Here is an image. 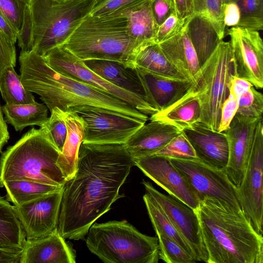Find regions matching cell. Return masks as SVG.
I'll return each instance as SVG.
<instances>
[{"instance_id":"cell-1","label":"cell","mask_w":263,"mask_h":263,"mask_svg":"<svg viewBox=\"0 0 263 263\" xmlns=\"http://www.w3.org/2000/svg\"><path fill=\"white\" fill-rule=\"evenodd\" d=\"M134 165L124 144L82 143L76 173L63 187L58 228L64 238H84L91 226L124 197L119 190Z\"/></svg>"},{"instance_id":"cell-2","label":"cell","mask_w":263,"mask_h":263,"mask_svg":"<svg viewBox=\"0 0 263 263\" xmlns=\"http://www.w3.org/2000/svg\"><path fill=\"white\" fill-rule=\"evenodd\" d=\"M20 71L24 87L36 93L50 111L57 107L64 112L82 106L106 109L145 123L148 116L126 102L52 69L33 50L22 51Z\"/></svg>"},{"instance_id":"cell-3","label":"cell","mask_w":263,"mask_h":263,"mask_svg":"<svg viewBox=\"0 0 263 263\" xmlns=\"http://www.w3.org/2000/svg\"><path fill=\"white\" fill-rule=\"evenodd\" d=\"M208 263H263V237L242 210L205 197L195 210Z\"/></svg>"},{"instance_id":"cell-4","label":"cell","mask_w":263,"mask_h":263,"mask_svg":"<svg viewBox=\"0 0 263 263\" xmlns=\"http://www.w3.org/2000/svg\"><path fill=\"white\" fill-rule=\"evenodd\" d=\"M60 152L44 126L32 127L0 158V186L7 181L27 180L63 187L66 180L57 164Z\"/></svg>"},{"instance_id":"cell-5","label":"cell","mask_w":263,"mask_h":263,"mask_svg":"<svg viewBox=\"0 0 263 263\" xmlns=\"http://www.w3.org/2000/svg\"><path fill=\"white\" fill-rule=\"evenodd\" d=\"M144 44L129 36L124 16L112 14L87 15L63 45L82 61L111 60L134 66L135 55Z\"/></svg>"},{"instance_id":"cell-6","label":"cell","mask_w":263,"mask_h":263,"mask_svg":"<svg viewBox=\"0 0 263 263\" xmlns=\"http://www.w3.org/2000/svg\"><path fill=\"white\" fill-rule=\"evenodd\" d=\"M87 248L105 263H157L158 239L140 233L126 220L93 223L86 234Z\"/></svg>"},{"instance_id":"cell-7","label":"cell","mask_w":263,"mask_h":263,"mask_svg":"<svg viewBox=\"0 0 263 263\" xmlns=\"http://www.w3.org/2000/svg\"><path fill=\"white\" fill-rule=\"evenodd\" d=\"M96 0H30L32 50L43 56L64 45L89 15Z\"/></svg>"},{"instance_id":"cell-8","label":"cell","mask_w":263,"mask_h":263,"mask_svg":"<svg viewBox=\"0 0 263 263\" xmlns=\"http://www.w3.org/2000/svg\"><path fill=\"white\" fill-rule=\"evenodd\" d=\"M235 76L233 52L230 42L222 40L200 67L192 86L201 107L200 123L217 131L221 109L229 95L231 80Z\"/></svg>"},{"instance_id":"cell-9","label":"cell","mask_w":263,"mask_h":263,"mask_svg":"<svg viewBox=\"0 0 263 263\" xmlns=\"http://www.w3.org/2000/svg\"><path fill=\"white\" fill-rule=\"evenodd\" d=\"M43 57L52 69L64 76L115 96L148 116L157 112L141 97L116 86L93 72L63 45L53 48Z\"/></svg>"},{"instance_id":"cell-10","label":"cell","mask_w":263,"mask_h":263,"mask_svg":"<svg viewBox=\"0 0 263 263\" xmlns=\"http://www.w3.org/2000/svg\"><path fill=\"white\" fill-rule=\"evenodd\" d=\"M263 122L257 124L247 165L239 186L236 188L241 209L256 232L263 234Z\"/></svg>"},{"instance_id":"cell-11","label":"cell","mask_w":263,"mask_h":263,"mask_svg":"<svg viewBox=\"0 0 263 263\" xmlns=\"http://www.w3.org/2000/svg\"><path fill=\"white\" fill-rule=\"evenodd\" d=\"M70 111L77 113L84 122V143L124 144L145 123L94 107L82 106Z\"/></svg>"},{"instance_id":"cell-12","label":"cell","mask_w":263,"mask_h":263,"mask_svg":"<svg viewBox=\"0 0 263 263\" xmlns=\"http://www.w3.org/2000/svg\"><path fill=\"white\" fill-rule=\"evenodd\" d=\"M168 158L192 187L199 202L205 197L214 198L240 208L236 187L225 170L210 166L197 158Z\"/></svg>"},{"instance_id":"cell-13","label":"cell","mask_w":263,"mask_h":263,"mask_svg":"<svg viewBox=\"0 0 263 263\" xmlns=\"http://www.w3.org/2000/svg\"><path fill=\"white\" fill-rule=\"evenodd\" d=\"M145 192L160 205L177 230L190 246L197 261L207 262L208 253L195 210L176 198L157 190L149 181L143 180Z\"/></svg>"},{"instance_id":"cell-14","label":"cell","mask_w":263,"mask_h":263,"mask_svg":"<svg viewBox=\"0 0 263 263\" xmlns=\"http://www.w3.org/2000/svg\"><path fill=\"white\" fill-rule=\"evenodd\" d=\"M230 36L235 76L248 80L256 88L263 87V42L258 31L232 27Z\"/></svg>"},{"instance_id":"cell-15","label":"cell","mask_w":263,"mask_h":263,"mask_svg":"<svg viewBox=\"0 0 263 263\" xmlns=\"http://www.w3.org/2000/svg\"><path fill=\"white\" fill-rule=\"evenodd\" d=\"M63 187L30 201L13 205L26 239L42 237L58 227Z\"/></svg>"},{"instance_id":"cell-16","label":"cell","mask_w":263,"mask_h":263,"mask_svg":"<svg viewBox=\"0 0 263 263\" xmlns=\"http://www.w3.org/2000/svg\"><path fill=\"white\" fill-rule=\"evenodd\" d=\"M134 165L169 195L196 210L199 201L187 181L168 158L152 155L134 159Z\"/></svg>"},{"instance_id":"cell-17","label":"cell","mask_w":263,"mask_h":263,"mask_svg":"<svg viewBox=\"0 0 263 263\" xmlns=\"http://www.w3.org/2000/svg\"><path fill=\"white\" fill-rule=\"evenodd\" d=\"M261 118L251 119L235 116L229 128L224 132L229 148L225 172L236 188L239 186L243 178L256 128Z\"/></svg>"},{"instance_id":"cell-18","label":"cell","mask_w":263,"mask_h":263,"mask_svg":"<svg viewBox=\"0 0 263 263\" xmlns=\"http://www.w3.org/2000/svg\"><path fill=\"white\" fill-rule=\"evenodd\" d=\"M181 132L192 145L198 159L213 167L225 170L229 148L224 132L213 130L200 122Z\"/></svg>"},{"instance_id":"cell-19","label":"cell","mask_w":263,"mask_h":263,"mask_svg":"<svg viewBox=\"0 0 263 263\" xmlns=\"http://www.w3.org/2000/svg\"><path fill=\"white\" fill-rule=\"evenodd\" d=\"M58 227L42 237L26 239L20 263H75L76 253Z\"/></svg>"},{"instance_id":"cell-20","label":"cell","mask_w":263,"mask_h":263,"mask_svg":"<svg viewBox=\"0 0 263 263\" xmlns=\"http://www.w3.org/2000/svg\"><path fill=\"white\" fill-rule=\"evenodd\" d=\"M146 92L148 103L157 112L177 102L189 90L193 82L158 75L135 66Z\"/></svg>"},{"instance_id":"cell-21","label":"cell","mask_w":263,"mask_h":263,"mask_svg":"<svg viewBox=\"0 0 263 263\" xmlns=\"http://www.w3.org/2000/svg\"><path fill=\"white\" fill-rule=\"evenodd\" d=\"M150 121L124 143L133 159L155 154L181 132L170 124L156 120Z\"/></svg>"},{"instance_id":"cell-22","label":"cell","mask_w":263,"mask_h":263,"mask_svg":"<svg viewBox=\"0 0 263 263\" xmlns=\"http://www.w3.org/2000/svg\"><path fill=\"white\" fill-rule=\"evenodd\" d=\"M83 62L89 69L108 82L147 102L146 92L135 66L111 60H88Z\"/></svg>"},{"instance_id":"cell-23","label":"cell","mask_w":263,"mask_h":263,"mask_svg":"<svg viewBox=\"0 0 263 263\" xmlns=\"http://www.w3.org/2000/svg\"><path fill=\"white\" fill-rule=\"evenodd\" d=\"M171 64L188 80L193 82L200 66L185 24L176 35L158 43Z\"/></svg>"},{"instance_id":"cell-24","label":"cell","mask_w":263,"mask_h":263,"mask_svg":"<svg viewBox=\"0 0 263 263\" xmlns=\"http://www.w3.org/2000/svg\"><path fill=\"white\" fill-rule=\"evenodd\" d=\"M201 107L199 98L192 85L186 93L166 109L151 115L149 120L173 125L181 131L200 122Z\"/></svg>"},{"instance_id":"cell-25","label":"cell","mask_w":263,"mask_h":263,"mask_svg":"<svg viewBox=\"0 0 263 263\" xmlns=\"http://www.w3.org/2000/svg\"><path fill=\"white\" fill-rule=\"evenodd\" d=\"M65 121L67 136L57 164L67 181L73 177L77 170L79 149L83 140L84 122L77 113L70 111L65 112Z\"/></svg>"},{"instance_id":"cell-26","label":"cell","mask_w":263,"mask_h":263,"mask_svg":"<svg viewBox=\"0 0 263 263\" xmlns=\"http://www.w3.org/2000/svg\"><path fill=\"white\" fill-rule=\"evenodd\" d=\"M150 3L151 0H145L111 13L124 16L129 36L143 44L155 42L158 28L153 19Z\"/></svg>"},{"instance_id":"cell-27","label":"cell","mask_w":263,"mask_h":263,"mask_svg":"<svg viewBox=\"0 0 263 263\" xmlns=\"http://www.w3.org/2000/svg\"><path fill=\"white\" fill-rule=\"evenodd\" d=\"M185 26L201 67L223 40L210 20L202 15L194 14L187 20Z\"/></svg>"},{"instance_id":"cell-28","label":"cell","mask_w":263,"mask_h":263,"mask_svg":"<svg viewBox=\"0 0 263 263\" xmlns=\"http://www.w3.org/2000/svg\"><path fill=\"white\" fill-rule=\"evenodd\" d=\"M30 0H0V13L17 33L22 51L32 50Z\"/></svg>"},{"instance_id":"cell-29","label":"cell","mask_w":263,"mask_h":263,"mask_svg":"<svg viewBox=\"0 0 263 263\" xmlns=\"http://www.w3.org/2000/svg\"><path fill=\"white\" fill-rule=\"evenodd\" d=\"M134 65L158 75L174 79H186L171 64L159 44L155 42L146 43L139 48L135 55Z\"/></svg>"},{"instance_id":"cell-30","label":"cell","mask_w":263,"mask_h":263,"mask_svg":"<svg viewBox=\"0 0 263 263\" xmlns=\"http://www.w3.org/2000/svg\"><path fill=\"white\" fill-rule=\"evenodd\" d=\"M6 122L11 124L16 131L25 127L37 125L42 126L48 118V108L44 103L36 101L30 104H5L2 106Z\"/></svg>"},{"instance_id":"cell-31","label":"cell","mask_w":263,"mask_h":263,"mask_svg":"<svg viewBox=\"0 0 263 263\" xmlns=\"http://www.w3.org/2000/svg\"><path fill=\"white\" fill-rule=\"evenodd\" d=\"M26 240L13 205L0 197V249L22 250Z\"/></svg>"},{"instance_id":"cell-32","label":"cell","mask_w":263,"mask_h":263,"mask_svg":"<svg viewBox=\"0 0 263 263\" xmlns=\"http://www.w3.org/2000/svg\"><path fill=\"white\" fill-rule=\"evenodd\" d=\"M143 199L156 235L160 234L170 238L194 257L189 245L177 230L157 201L146 192L143 195Z\"/></svg>"},{"instance_id":"cell-33","label":"cell","mask_w":263,"mask_h":263,"mask_svg":"<svg viewBox=\"0 0 263 263\" xmlns=\"http://www.w3.org/2000/svg\"><path fill=\"white\" fill-rule=\"evenodd\" d=\"M7 191L6 200L20 205L40 198L63 187L27 180H11L3 184Z\"/></svg>"},{"instance_id":"cell-34","label":"cell","mask_w":263,"mask_h":263,"mask_svg":"<svg viewBox=\"0 0 263 263\" xmlns=\"http://www.w3.org/2000/svg\"><path fill=\"white\" fill-rule=\"evenodd\" d=\"M13 66H10L0 72V92L8 105L30 104L34 102V97L23 86Z\"/></svg>"},{"instance_id":"cell-35","label":"cell","mask_w":263,"mask_h":263,"mask_svg":"<svg viewBox=\"0 0 263 263\" xmlns=\"http://www.w3.org/2000/svg\"><path fill=\"white\" fill-rule=\"evenodd\" d=\"M235 4L240 12L239 27L256 31L263 29V0H223Z\"/></svg>"},{"instance_id":"cell-36","label":"cell","mask_w":263,"mask_h":263,"mask_svg":"<svg viewBox=\"0 0 263 263\" xmlns=\"http://www.w3.org/2000/svg\"><path fill=\"white\" fill-rule=\"evenodd\" d=\"M158 239L160 259L167 263H193L195 257L170 238L156 235Z\"/></svg>"},{"instance_id":"cell-37","label":"cell","mask_w":263,"mask_h":263,"mask_svg":"<svg viewBox=\"0 0 263 263\" xmlns=\"http://www.w3.org/2000/svg\"><path fill=\"white\" fill-rule=\"evenodd\" d=\"M194 14L207 17L212 24L220 38L223 40L226 25L223 12L217 0H193Z\"/></svg>"},{"instance_id":"cell-38","label":"cell","mask_w":263,"mask_h":263,"mask_svg":"<svg viewBox=\"0 0 263 263\" xmlns=\"http://www.w3.org/2000/svg\"><path fill=\"white\" fill-rule=\"evenodd\" d=\"M235 116L241 118L258 119L263 112V95L252 87L238 99Z\"/></svg>"},{"instance_id":"cell-39","label":"cell","mask_w":263,"mask_h":263,"mask_svg":"<svg viewBox=\"0 0 263 263\" xmlns=\"http://www.w3.org/2000/svg\"><path fill=\"white\" fill-rule=\"evenodd\" d=\"M51 115L43 125L46 128L49 137L54 145L61 152L67 136V127L65 121V114L57 107L51 111Z\"/></svg>"},{"instance_id":"cell-40","label":"cell","mask_w":263,"mask_h":263,"mask_svg":"<svg viewBox=\"0 0 263 263\" xmlns=\"http://www.w3.org/2000/svg\"><path fill=\"white\" fill-rule=\"evenodd\" d=\"M155 154L171 158H197L194 148L182 132Z\"/></svg>"},{"instance_id":"cell-41","label":"cell","mask_w":263,"mask_h":263,"mask_svg":"<svg viewBox=\"0 0 263 263\" xmlns=\"http://www.w3.org/2000/svg\"><path fill=\"white\" fill-rule=\"evenodd\" d=\"M145 0H96L90 15L101 16L110 14Z\"/></svg>"},{"instance_id":"cell-42","label":"cell","mask_w":263,"mask_h":263,"mask_svg":"<svg viewBox=\"0 0 263 263\" xmlns=\"http://www.w3.org/2000/svg\"><path fill=\"white\" fill-rule=\"evenodd\" d=\"M187 20L178 17L175 13L171 15L158 27L155 42L161 43L176 35L182 29Z\"/></svg>"},{"instance_id":"cell-43","label":"cell","mask_w":263,"mask_h":263,"mask_svg":"<svg viewBox=\"0 0 263 263\" xmlns=\"http://www.w3.org/2000/svg\"><path fill=\"white\" fill-rule=\"evenodd\" d=\"M15 43L0 31V72L8 66H16Z\"/></svg>"},{"instance_id":"cell-44","label":"cell","mask_w":263,"mask_h":263,"mask_svg":"<svg viewBox=\"0 0 263 263\" xmlns=\"http://www.w3.org/2000/svg\"><path fill=\"white\" fill-rule=\"evenodd\" d=\"M150 5L153 19L158 27L175 13L173 0H151Z\"/></svg>"},{"instance_id":"cell-45","label":"cell","mask_w":263,"mask_h":263,"mask_svg":"<svg viewBox=\"0 0 263 263\" xmlns=\"http://www.w3.org/2000/svg\"><path fill=\"white\" fill-rule=\"evenodd\" d=\"M238 99L229 93L221 109L218 132H224L229 128L231 122L236 115L238 105Z\"/></svg>"},{"instance_id":"cell-46","label":"cell","mask_w":263,"mask_h":263,"mask_svg":"<svg viewBox=\"0 0 263 263\" xmlns=\"http://www.w3.org/2000/svg\"><path fill=\"white\" fill-rule=\"evenodd\" d=\"M253 86L252 84L248 80L234 76L231 80L229 93L238 99Z\"/></svg>"},{"instance_id":"cell-47","label":"cell","mask_w":263,"mask_h":263,"mask_svg":"<svg viewBox=\"0 0 263 263\" xmlns=\"http://www.w3.org/2000/svg\"><path fill=\"white\" fill-rule=\"evenodd\" d=\"M175 13L180 18L188 20L194 14L193 0H173Z\"/></svg>"},{"instance_id":"cell-48","label":"cell","mask_w":263,"mask_h":263,"mask_svg":"<svg viewBox=\"0 0 263 263\" xmlns=\"http://www.w3.org/2000/svg\"><path fill=\"white\" fill-rule=\"evenodd\" d=\"M22 250L0 249V263H20Z\"/></svg>"},{"instance_id":"cell-49","label":"cell","mask_w":263,"mask_h":263,"mask_svg":"<svg viewBox=\"0 0 263 263\" xmlns=\"http://www.w3.org/2000/svg\"><path fill=\"white\" fill-rule=\"evenodd\" d=\"M0 31L12 42L16 43L17 40L16 32L1 13H0Z\"/></svg>"},{"instance_id":"cell-50","label":"cell","mask_w":263,"mask_h":263,"mask_svg":"<svg viewBox=\"0 0 263 263\" xmlns=\"http://www.w3.org/2000/svg\"><path fill=\"white\" fill-rule=\"evenodd\" d=\"M9 138L10 136L7 122L4 118L2 106L0 104V152H1L4 145L7 143Z\"/></svg>"},{"instance_id":"cell-51","label":"cell","mask_w":263,"mask_h":263,"mask_svg":"<svg viewBox=\"0 0 263 263\" xmlns=\"http://www.w3.org/2000/svg\"><path fill=\"white\" fill-rule=\"evenodd\" d=\"M223 0H217L218 3L219 4V5L221 6L222 9H223Z\"/></svg>"},{"instance_id":"cell-52","label":"cell","mask_w":263,"mask_h":263,"mask_svg":"<svg viewBox=\"0 0 263 263\" xmlns=\"http://www.w3.org/2000/svg\"><path fill=\"white\" fill-rule=\"evenodd\" d=\"M55 1H58V2H64V1H67V0H55Z\"/></svg>"}]
</instances>
